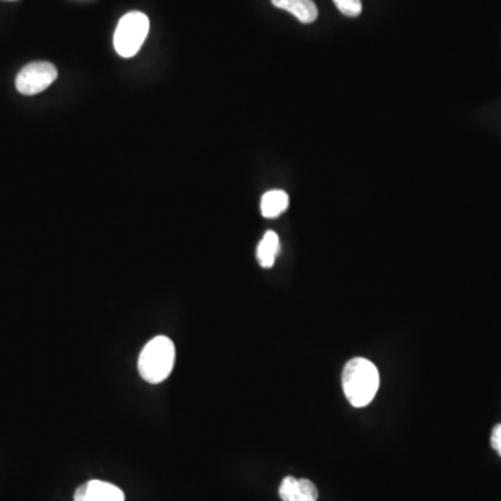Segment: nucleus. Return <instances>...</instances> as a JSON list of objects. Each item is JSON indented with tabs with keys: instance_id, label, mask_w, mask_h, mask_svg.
<instances>
[{
	"instance_id": "3",
	"label": "nucleus",
	"mask_w": 501,
	"mask_h": 501,
	"mask_svg": "<svg viewBox=\"0 0 501 501\" xmlns=\"http://www.w3.org/2000/svg\"><path fill=\"white\" fill-rule=\"evenodd\" d=\"M149 32V19L141 12H131L117 24L114 49L121 58H132L141 49Z\"/></svg>"
},
{
	"instance_id": "6",
	"label": "nucleus",
	"mask_w": 501,
	"mask_h": 501,
	"mask_svg": "<svg viewBox=\"0 0 501 501\" xmlns=\"http://www.w3.org/2000/svg\"><path fill=\"white\" fill-rule=\"evenodd\" d=\"M279 495L283 501H317L319 493L311 480L287 477L280 485Z\"/></svg>"
},
{
	"instance_id": "7",
	"label": "nucleus",
	"mask_w": 501,
	"mask_h": 501,
	"mask_svg": "<svg viewBox=\"0 0 501 501\" xmlns=\"http://www.w3.org/2000/svg\"><path fill=\"white\" fill-rule=\"evenodd\" d=\"M272 4L277 9L291 13L302 24L317 22L318 7L314 0H272Z\"/></svg>"
},
{
	"instance_id": "5",
	"label": "nucleus",
	"mask_w": 501,
	"mask_h": 501,
	"mask_svg": "<svg viewBox=\"0 0 501 501\" xmlns=\"http://www.w3.org/2000/svg\"><path fill=\"white\" fill-rule=\"evenodd\" d=\"M123 490L103 480H88L76 490L75 501H124Z\"/></svg>"
},
{
	"instance_id": "4",
	"label": "nucleus",
	"mask_w": 501,
	"mask_h": 501,
	"mask_svg": "<svg viewBox=\"0 0 501 501\" xmlns=\"http://www.w3.org/2000/svg\"><path fill=\"white\" fill-rule=\"evenodd\" d=\"M56 78H58V68L52 63H30L17 75L16 88L22 95H37L49 88Z\"/></svg>"
},
{
	"instance_id": "9",
	"label": "nucleus",
	"mask_w": 501,
	"mask_h": 501,
	"mask_svg": "<svg viewBox=\"0 0 501 501\" xmlns=\"http://www.w3.org/2000/svg\"><path fill=\"white\" fill-rule=\"evenodd\" d=\"M280 253V240L274 231H266L261 243H259L258 249H256V256H258L259 264L262 268H272L276 261L277 254Z\"/></svg>"
},
{
	"instance_id": "8",
	"label": "nucleus",
	"mask_w": 501,
	"mask_h": 501,
	"mask_svg": "<svg viewBox=\"0 0 501 501\" xmlns=\"http://www.w3.org/2000/svg\"><path fill=\"white\" fill-rule=\"evenodd\" d=\"M289 195L282 190L268 191L262 197L261 212L262 216L266 219H274L277 216L283 215L289 208Z\"/></svg>"
},
{
	"instance_id": "1",
	"label": "nucleus",
	"mask_w": 501,
	"mask_h": 501,
	"mask_svg": "<svg viewBox=\"0 0 501 501\" xmlns=\"http://www.w3.org/2000/svg\"><path fill=\"white\" fill-rule=\"evenodd\" d=\"M342 383L351 406L362 408L375 398L380 386V376L375 363L365 358H353L344 366Z\"/></svg>"
},
{
	"instance_id": "2",
	"label": "nucleus",
	"mask_w": 501,
	"mask_h": 501,
	"mask_svg": "<svg viewBox=\"0 0 501 501\" xmlns=\"http://www.w3.org/2000/svg\"><path fill=\"white\" fill-rule=\"evenodd\" d=\"M174 361L175 348L172 340L166 335H157L139 353V375L152 385L162 383L172 373Z\"/></svg>"
},
{
	"instance_id": "10",
	"label": "nucleus",
	"mask_w": 501,
	"mask_h": 501,
	"mask_svg": "<svg viewBox=\"0 0 501 501\" xmlns=\"http://www.w3.org/2000/svg\"><path fill=\"white\" fill-rule=\"evenodd\" d=\"M340 13L347 17H358L362 13L361 0H333Z\"/></svg>"
},
{
	"instance_id": "11",
	"label": "nucleus",
	"mask_w": 501,
	"mask_h": 501,
	"mask_svg": "<svg viewBox=\"0 0 501 501\" xmlns=\"http://www.w3.org/2000/svg\"><path fill=\"white\" fill-rule=\"evenodd\" d=\"M492 446L496 452H498V455L501 457V425H497V426L493 429L492 432Z\"/></svg>"
}]
</instances>
